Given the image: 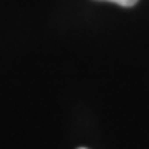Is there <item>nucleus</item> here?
<instances>
[{
    "label": "nucleus",
    "instance_id": "2",
    "mask_svg": "<svg viewBox=\"0 0 149 149\" xmlns=\"http://www.w3.org/2000/svg\"><path fill=\"white\" fill-rule=\"evenodd\" d=\"M79 149H85V148H79Z\"/></svg>",
    "mask_w": 149,
    "mask_h": 149
},
{
    "label": "nucleus",
    "instance_id": "1",
    "mask_svg": "<svg viewBox=\"0 0 149 149\" xmlns=\"http://www.w3.org/2000/svg\"><path fill=\"white\" fill-rule=\"evenodd\" d=\"M105 2H113V3L120 5V6H125V8H130V6H134L139 0H105Z\"/></svg>",
    "mask_w": 149,
    "mask_h": 149
}]
</instances>
